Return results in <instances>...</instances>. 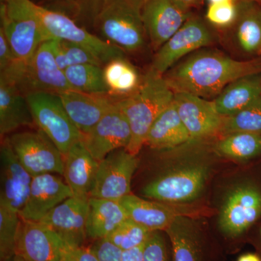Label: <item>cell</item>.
Returning <instances> with one entry per match:
<instances>
[{
    "label": "cell",
    "instance_id": "e575fe53",
    "mask_svg": "<svg viewBox=\"0 0 261 261\" xmlns=\"http://www.w3.org/2000/svg\"><path fill=\"white\" fill-rule=\"evenodd\" d=\"M151 232L128 218L106 239L122 251H126L143 246Z\"/></svg>",
    "mask_w": 261,
    "mask_h": 261
},
{
    "label": "cell",
    "instance_id": "7bdbcfd3",
    "mask_svg": "<svg viewBox=\"0 0 261 261\" xmlns=\"http://www.w3.org/2000/svg\"><path fill=\"white\" fill-rule=\"evenodd\" d=\"M237 261H261V259L255 254L247 253L241 255Z\"/></svg>",
    "mask_w": 261,
    "mask_h": 261
},
{
    "label": "cell",
    "instance_id": "ba28073f",
    "mask_svg": "<svg viewBox=\"0 0 261 261\" xmlns=\"http://www.w3.org/2000/svg\"><path fill=\"white\" fill-rule=\"evenodd\" d=\"M8 137L19 161L33 177L44 173L63 176L64 156L42 130L19 132Z\"/></svg>",
    "mask_w": 261,
    "mask_h": 261
},
{
    "label": "cell",
    "instance_id": "6da1fadb",
    "mask_svg": "<svg viewBox=\"0 0 261 261\" xmlns=\"http://www.w3.org/2000/svg\"><path fill=\"white\" fill-rule=\"evenodd\" d=\"M261 73V60L241 61L215 53H196L163 75L174 93L218 97L233 81Z\"/></svg>",
    "mask_w": 261,
    "mask_h": 261
},
{
    "label": "cell",
    "instance_id": "ac0fdd59",
    "mask_svg": "<svg viewBox=\"0 0 261 261\" xmlns=\"http://www.w3.org/2000/svg\"><path fill=\"white\" fill-rule=\"evenodd\" d=\"M178 115L191 140L212 137L221 132L224 116L216 111L213 101L189 93H175Z\"/></svg>",
    "mask_w": 261,
    "mask_h": 261
},
{
    "label": "cell",
    "instance_id": "8992f818",
    "mask_svg": "<svg viewBox=\"0 0 261 261\" xmlns=\"http://www.w3.org/2000/svg\"><path fill=\"white\" fill-rule=\"evenodd\" d=\"M33 14L51 39L68 41L87 48L97 57L103 64L125 57L124 51L101 38L91 34L63 13L53 11L29 0Z\"/></svg>",
    "mask_w": 261,
    "mask_h": 261
},
{
    "label": "cell",
    "instance_id": "3957f363",
    "mask_svg": "<svg viewBox=\"0 0 261 261\" xmlns=\"http://www.w3.org/2000/svg\"><path fill=\"white\" fill-rule=\"evenodd\" d=\"M145 0H102L92 18L99 35L123 51H137L147 37L142 7Z\"/></svg>",
    "mask_w": 261,
    "mask_h": 261
},
{
    "label": "cell",
    "instance_id": "44dd1931",
    "mask_svg": "<svg viewBox=\"0 0 261 261\" xmlns=\"http://www.w3.org/2000/svg\"><path fill=\"white\" fill-rule=\"evenodd\" d=\"M65 111L82 135L87 133L115 107L114 99L69 90L59 94Z\"/></svg>",
    "mask_w": 261,
    "mask_h": 261
},
{
    "label": "cell",
    "instance_id": "bcb514c9",
    "mask_svg": "<svg viewBox=\"0 0 261 261\" xmlns=\"http://www.w3.org/2000/svg\"><path fill=\"white\" fill-rule=\"evenodd\" d=\"M244 1L252 2V3H257V4L261 5V0H244Z\"/></svg>",
    "mask_w": 261,
    "mask_h": 261
},
{
    "label": "cell",
    "instance_id": "d6986e66",
    "mask_svg": "<svg viewBox=\"0 0 261 261\" xmlns=\"http://www.w3.org/2000/svg\"><path fill=\"white\" fill-rule=\"evenodd\" d=\"M64 178L57 173H44L33 177L30 193L20 219L40 221L63 201L73 197Z\"/></svg>",
    "mask_w": 261,
    "mask_h": 261
},
{
    "label": "cell",
    "instance_id": "ee69618b",
    "mask_svg": "<svg viewBox=\"0 0 261 261\" xmlns=\"http://www.w3.org/2000/svg\"><path fill=\"white\" fill-rule=\"evenodd\" d=\"M176 2L182 5V6L185 7V8H190L192 5L196 4L198 3L200 0H176Z\"/></svg>",
    "mask_w": 261,
    "mask_h": 261
},
{
    "label": "cell",
    "instance_id": "cb8c5ba5",
    "mask_svg": "<svg viewBox=\"0 0 261 261\" xmlns=\"http://www.w3.org/2000/svg\"><path fill=\"white\" fill-rule=\"evenodd\" d=\"M191 141L190 134L182 122L175 105L161 113L151 126L145 145L159 150L171 149Z\"/></svg>",
    "mask_w": 261,
    "mask_h": 261
},
{
    "label": "cell",
    "instance_id": "4316f807",
    "mask_svg": "<svg viewBox=\"0 0 261 261\" xmlns=\"http://www.w3.org/2000/svg\"><path fill=\"white\" fill-rule=\"evenodd\" d=\"M165 231L172 246L173 261H201L200 235L190 219L178 215Z\"/></svg>",
    "mask_w": 261,
    "mask_h": 261
},
{
    "label": "cell",
    "instance_id": "d6a6232c",
    "mask_svg": "<svg viewBox=\"0 0 261 261\" xmlns=\"http://www.w3.org/2000/svg\"><path fill=\"white\" fill-rule=\"evenodd\" d=\"M226 135L234 133L261 134V97L234 114L224 117L221 132Z\"/></svg>",
    "mask_w": 261,
    "mask_h": 261
},
{
    "label": "cell",
    "instance_id": "ab89813d",
    "mask_svg": "<svg viewBox=\"0 0 261 261\" xmlns=\"http://www.w3.org/2000/svg\"><path fill=\"white\" fill-rule=\"evenodd\" d=\"M17 61H18L15 58L9 42L3 29L0 28V72L6 70Z\"/></svg>",
    "mask_w": 261,
    "mask_h": 261
},
{
    "label": "cell",
    "instance_id": "7a4b0ae2",
    "mask_svg": "<svg viewBox=\"0 0 261 261\" xmlns=\"http://www.w3.org/2000/svg\"><path fill=\"white\" fill-rule=\"evenodd\" d=\"M174 92L163 75L152 69L143 77L138 89L127 97L116 99V106L126 117L132 140L126 149L137 155L154 121L174 100Z\"/></svg>",
    "mask_w": 261,
    "mask_h": 261
},
{
    "label": "cell",
    "instance_id": "277c9868",
    "mask_svg": "<svg viewBox=\"0 0 261 261\" xmlns=\"http://www.w3.org/2000/svg\"><path fill=\"white\" fill-rule=\"evenodd\" d=\"M0 17V28L20 63L27 64L39 46L51 39L33 14L29 0H4Z\"/></svg>",
    "mask_w": 261,
    "mask_h": 261
},
{
    "label": "cell",
    "instance_id": "4dcf8cb0",
    "mask_svg": "<svg viewBox=\"0 0 261 261\" xmlns=\"http://www.w3.org/2000/svg\"><path fill=\"white\" fill-rule=\"evenodd\" d=\"M216 151L225 157L247 161L261 152V136L250 133L226 135L216 144Z\"/></svg>",
    "mask_w": 261,
    "mask_h": 261
},
{
    "label": "cell",
    "instance_id": "8d00e7d4",
    "mask_svg": "<svg viewBox=\"0 0 261 261\" xmlns=\"http://www.w3.org/2000/svg\"><path fill=\"white\" fill-rule=\"evenodd\" d=\"M160 231H152L144 244L142 247L143 261H168L166 241Z\"/></svg>",
    "mask_w": 261,
    "mask_h": 261
},
{
    "label": "cell",
    "instance_id": "484cf974",
    "mask_svg": "<svg viewBox=\"0 0 261 261\" xmlns=\"http://www.w3.org/2000/svg\"><path fill=\"white\" fill-rule=\"evenodd\" d=\"M261 97V73L242 77L228 84L213 100L222 116L234 114Z\"/></svg>",
    "mask_w": 261,
    "mask_h": 261
},
{
    "label": "cell",
    "instance_id": "7402d4cb",
    "mask_svg": "<svg viewBox=\"0 0 261 261\" xmlns=\"http://www.w3.org/2000/svg\"><path fill=\"white\" fill-rule=\"evenodd\" d=\"M64 158L63 176L73 196L89 200L99 162L94 159L82 140L72 146Z\"/></svg>",
    "mask_w": 261,
    "mask_h": 261
},
{
    "label": "cell",
    "instance_id": "ffe728a7",
    "mask_svg": "<svg viewBox=\"0 0 261 261\" xmlns=\"http://www.w3.org/2000/svg\"><path fill=\"white\" fill-rule=\"evenodd\" d=\"M35 125L27 95L11 75L0 73V136L7 137L20 127Z\"/></svg>",
    "mask_w": 261,
    "mask_h": 261
},
{
    "label": "cell",
    "instance_id": "d590c367",
    "mask_svg": "<svg viewBox=\"0 0 261 261\" xmlns=\"http://www.w3.org/2000/svg\"><path fill=\"white\" fill-rule=\"evenodd\" d=\"M238 15V3L231 2L209 5L206 13V18L215 27L226 28L236 23Z\"/></svg>",
    "mask_w": 261,
    "mask_h": 261
},
{
    "label": "cell",
    "instance_id": "8fae6325",
    "mask_svg": "<svg viewBox=\"0 0 261 261\" xmlns=\"http://www.w3.org/2000/svg\"><path fill=\"white\" fill-rule=\"evenodd\" d=\"M261 216V192L250 185L233 188L226 196L219 218L221 231L226 236H240Z\"/></svg>",
    "mask_w": 261,
    "mask_h": 261
},
{
    "label": "cell",
    "instance_id": "83f0119b",
    "mask_svg": "<svg viewBox=\"0 0 261 261\" xmlns=\"http://www.w3.org/2000/svg\"><path fill=\"white\" fill-rule=\"evenodd\" d=\"M236 37L240 47L250 55H261V5L239 0Z\"/></svg>",
    "mask_w": 261,
    "mask_h": 261
},
{
    "label": "cell",
    "instance_id": "f546056e",
    "mask_svg": "<svg viewBox=\"0 0 261 261\" xmlns=\"http://www.w3.org/2000/svg\"><path fill=\"white\" fill-rule=\"evenodd\" d=\"M64 73L72 90L109 96L102 66L92 64L74 65L66 68Z\"/></svg>",
    "mask_w": 261,
    "mask_h": 261
},
{
    "label": "cell",
    "instance_id": "e0dca14e",
    "mask_svg": "<svg viewBox=\"0 0 261 261\" xmlns=\"http://www.w3.org/2000/svg\"><path fill=\"white\" fill-rule=\"evenodd\" d=\"M89 200L74 196L63 201L44 216L40 222L45 225L71 247L84 246L87 238Z\"/></svg>",
    "mask_w": 261,
    "mask_h": 261
},
{
    "label": "cell",
    "instance_id": "30bf717a",
    "mask_svg": "<svg viewBox=\"0 0 261 261\" xmlns=\"http://www.w3.org/2000/svg\"><path fill=\"white\" fill-rule=\"evenodd\" d=\"M18 84L25 95L33 92L61 94L71 90L64 71L57 64L51 39L42 43L25 64Z\"/></svg>",
    "mask_w": 261,
    "mask_h": 261
},
{
    "label": "cell",
    "instance_id": "d4e9b609",
    "mask_svg": "<svg viewBox=\"0 0 261 261\" xmlns=\"http://www.w3.org/2000/svg\"><path fill=\"white\" fill-rule=\"evenodd\" d=\"M89 205L87 238L94 241L107 238L128 219L126 209L120 201L90 197Z\"/></svg>",
    "mask_w": 261,
    "mask_h": 261
},
{
    "label": "cell",
    "instance_id": "f1b7e54d",
    "mask_svg": "<svg viewBox=\"0 0 261 261\" xmlns=\"http://www.w3.org/2000/svg\"><path fill=\"white\" fill-rule=\"evenodd\" d=\"M103 76L110 97H118V99L135 92L142 80L135 67L125 57L106 63Z\"/></svg>",
    "mask_w": 261,
    "mask_h": 261
},
{
    "label": "cell",
    "instance_id": "f6af8a7d",
    "mask_svg": "<svg viewBox=\"0 0 261 261\" xmlns=\"http://www.w3.org/2000/svg\"><path fill=\"white\" fill-rule=\"evenodd\" d=\"M210 4H219V3H231L235 0H208Z\"/></svg>",
    "mask_w": 261,
    "mask_h": 261
},
{
    "label": "cell",
    "instance_id": "b9f144b4",
    "mask_svg": "<svg viewBox=\"0 0 261 261\" xmlns=\"http://www.w3.org/2000/svg\"><path fill=\"white\" fill-rule=\"evenodd\" d=\"M79 3L82 4V6L87 7L88 8V10L90 11L91 16L94 14V11L97 10L98 5L101 3L102 0H77Z\"/></svg>",
    "mask_w": 261,
    "mask_h": 261
},
{
    "label": "cell",
    "instance_id": "836d02e7",
    "mask_svg": "<svg viewBox=\"0 0 261 261\" xmlns=\"http://www.w3.org/2000/svg\"><path fill=\"white\" fill-rule=\"evenodd\" d=\"M20 217L18 213L0 205V258L12 261L14 256L15 243Z\"/></svg>",
    "mask_w": 261,
    "mask_h": 261
},
{
    "label": "cell",
    "instance_id": "74e56055",
    "mask_svg": "<svg viewBox=\"0 0 261 261\" xmlns=\"http://www.w3.org/2000/svg\"><path fill=\"white\" fill-rule=\"evenodd\" d=\"M90 247L98 261H122L123 251L106 239L95 240Z\"/></svg>",
    "mask_w": 261,
    "mask_h": 261
},
{
    "label": "cell",
    "instance_id": "2e32d148",
    "mask_svg": "<svg viewBox=\"0 0 261 261\" xmlns=\"http://www.w3.org/2000/svg\"><path fill=\"white\" fill-rule=\"evenodd\" d=\"M116 105V103H115ZM132 140L128 120L116 106L92 130L82 135V142L98 162L118 149H126Z\"/></svg>",
    "mask_w": 261,
    "mask_h": 261
},
{
    "label": "cell",
    "instance_id": "9c48e42d",
    "mask_svg": "<svg viewBox=\"0 0 261 261\" xmlns=\"http://www.w3.org/2000/svg\"><path fill=\"white\" fill-rule=\"evenodd\" d=\"M139 163L137 155L125 148L108 154L99 163L90 197L120 201L129 195L132 177Z\"/></svg>",
    "mask_w": 261,
    "mask_h": 261
},
{
    "label": "cell",
    "instance_id": "5b68a950",
    "mask_svg": "<svg viewBox=\"0 0 261 261\" xmlns=\"http://www.w3.org/2000/svg\"><path fill=\"white\" fill-rule=\"evenodd\" d=\"M34 123L66 155L82 134L71 121L59 94L33 92L27 95Z\"/></svg>",
    "mask_w": 261,
    "mask_h": 261
},
{
    "label": "cell",
    "instance_id": "4fadbf2b",
    "mask_svg": "<svg viewBox=\"0 0 261 261\" xmlns=\"http://www.w3.org/2000/svg\"><path fill=\"white\" fill-rule=\"evenodd\" d=\"M65 244L40 221L20 219L13 261H61Z\"/></svg>",
    "mask_w": 261,
    "mask_h": 261
},
{
    "label": "cell",
    "instance_id": "5bb4252c",
    "mask_svg": "<svg viewBox=\"0 0 261 261\" xmlns=\"http://www.w3.org/2000/svg\"><path fill=\"white\" fill-rule=\"evenodd\" d=\"M0 163V205L20 214L28 200L33 176L19 161L8 137L2 139Z\"/></svg>",
    "mask_w": 261,
    "mask_h": 261
},
{
    "label": "cell",
    "instance_id": "52a82bcc",
    "mask_svg": "<svg viewBox=\"0 0 261 261\" xmlns=\"http://www.w3.org/2000/svg\"><path fill=\"white\" fill-rule=\"evenodd\" d=\"M208 174L209 168L205 164L182 166L162 173L146 184L142 195L164 203L189 202L200 196Z\"/></svg>",
    "mask_w": 261,
    "mask_h": 261
},
{
    "label": "cell",
    "instance_id": "f35d334b",
    "mask_svg": "<svg viewBox=\"0 0 261 261\" xmlns=\"http://www.w3.org/2000/svg\"><path fill=\"white\" fill-rule=\"evenodd\" d=\"M61 261H98L90 247H71L65 244Z\"/></svg>",
    "mask_w": 261,
    "mask_h": 261
},
{
    "label": "cell",
    "instance_id": "9a60e30c",
    "mask_svg": "<svg viewBox=\"0 0 261 261\" xmlns=\"http://www.w3.org/2000/svg\"><path fill=\"white\" fill-rule=\"evenodd\" d=\"M142 15L147 37L155 51L192 17L190 8L176 0H145Z\"/></svg>",
    "mask_w": 261,
    "mask_h": 261
},
{
    "label": "cell",
    "instance_id": "1f68e13d",
    "mask_svg": "<svg viewBox=\"0 0 261 261\" xmlns=\"http://www.w3.org/2000/svg\"><path fill=\"white\" fill-rule=\"evenodd\" d=\"M51 43L57 64L63 71L66 68L74 65H104L102 62L92 51L80 44L60 39H51Z\"/></svg>",
    "mask_w": 261,
    "mask_h": 261
},
{
    "label": "cell",
    "instance_id": "60d3db41",
    "mask_svg": "<svg viewBox=\"0 0 261 261\" xmlns=\"http://www.w3.org/2000/svg\"><path fill=\"white\" fill-rule=\"evenodd\" d=\"M142 247H136L132 250L123 251L122 261H143L142 255Z\"/></svg>",
    "mask_w": 261,
    "mask_h": 261
},
{
    "label": "cell",
    "instance_id": "603a6c76",
    "mask_svg": "<svg viewBox=\"0 0 261 261\" xmlns=\"http://www.w3.org/2000/svg\"><path fill=\"white\" fill-rule=\"evenodd\" d=\"M128 218L149 231H165L178 216L172 207L130 193L120 200Z\"/></svg>",
    "mask_w": 261,
    "mask_h": 261
},
{
    "label": "cell",
    "instance_id": "7c38bea8",
    "mask_svg": "<svg viewBox=\"0 0 261 261\" xmlns=\"http://www.w3.org/2000/svg\"><path fill=\"white\" fill-rule=\"evenodd\" d=\"M212 42V34L205 24L191 17L157 51L151 69L163 75L182 58Z\"/></svg>",
    "mask_w": 261,
    "mask_h": 261
}]
</instances>
